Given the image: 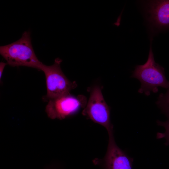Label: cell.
Here are the masks:
<instances>
[{"mask_svg":"<svg viewBox=\"0 0 169 169\" xmlns=\"http://www.w3.org/2000/svg\"><path fill=\"white\" fill-rule=\"evenodd\" d=\"M0 54L12 67L24 66L40 70L43 64L35 55L29 31L25 32L17 41L1 46Z\"/></svg>","mask_w":169,"mask_h":169,"instance_id":"obj_1","label":"cell"},{"mask_svg":"<svg viewBox=\"0 0 169 169\" xmlns=\"http://www.w3.org/2000/svg\"><path fill=\"white\" fill-rule=\"evenodd\" d=\"M148 58L146 62L142 65L136 66L131 77L138 79L141 85L138 92L144 93L149 96L152 92L156 93L158 88L168 89L169 81L166 79L164 68L155 61L152 51L151 43Z\"/></svg>","mask_w":169,"mask_h":169,"instance_id":"obj_2","label":"cell"},{"mask_svg":"<svg viewBox=\"0 0 169 169\" xmlns=\"http://www.w3.org/2000/svg\"><path fill=\"white\" fill-rule=\"evenodd\" d=\"M62 61L57 58L53 65L47 66L43 64L41 69L46 78L47 94L43 97L44 100L70 94L69 92L77 86L75 81H70L63 73L60 67Z\"/></svg>","mask_w":169,"mask_h":169,"instance_id":"obj_3","label":"cell"},{"mask_svg":"<svg viewBox=\"0 0 169 169\" xmlns=\"http://www.w3.org/2000/svg\"><path fill=\"white\" fill-rule=\"evenodd\" d=\"M82 114L94 122L105 127L109 136L113 135V126L110 119V109L104 100L99 86H95L91 90Z\"/></svg>","mask_w":169,"mask_h":169,"instance_id":"obj_4","label":"cell"},{"mask_svg":"<svg viewBox=\"0 0 169 169\" xmlns=\"http://www.w3.org/2000/svg\"><path fill=\"white\" fill-rule=\"evenodd\" d=\"M143 2L144 16L151 33L155 34L169 30V0Z\"/></svg>","mask_w":169,"mask_h":169,"instance_id":"obj_5","label":"cell"},{"mask_svg":"<svg viewBox=\"0 0 169 169\" xmlns=\"http://www.w3.org/2000/svg\"><path fill=\"white\" fill-rule=\"evenodd\" d=\"M45 111L48 116L52 119H64L76 113L81 108H84L87 102L83 95L75 96L70 94L48 101Z\"/></svg>","mask_w":169,"mask_h":169,"instance_id":"obj_6","label":"cell"},{"mask_svg":"<svg viewBox=\"0 0 169 169\" xmlns=\"http://www.w3.org/2000/svg\"><path fill=\"white\" fill-rule=\"evenodd\" d=\"M109 136L107 151L103 160L105 169H132L133 158L118 146L113 135Z\"/></svg>","mask_w":169,"mask_h":169,"instance_id":"obj_7","label":"cell"},{"mask_svg":"<svg viewBox=\"0 0 169 169\" xmlns=\"http://www.w3.org/2000/svg\"><path fill=\"white\" fill-rule=\"evenodd\" d=\"M165 93L160 94L156 102L161 112L169 119V88Z\"/></svg>","mask_w":169,"mask_h":169,"instance_id":"obj_8","label":"cell"},{"mask_svg":"<svg viewBox=\"0 0 169 169\" xmlns=\"http://www.w3.org/2000/svg\"><path fill=\"white\" fill-rule=\"evenodd\" d=\"M156 123L158 125L162 126L165 129V131L163 133H157V139H165L166 140L165 145L166 146L169 145V119L165 121L157 120Z\"/></svg>","mask_w":169,"mask_h":169,"instance_id":"obj_9","label":"cell"},{"mask_svg":"<svg viewBox=\"0 0 169 169\" xmlns=\"http://www.w3.org/2000/svg\"><path fill=\"white\" fill-rule=\"evenodd\" d=\"M8 64L7 63H5L1 62L0 63V80L2 78L3 73L5 66Z\"/></svg>","mask_w":169,"mask_h":169,"instance_id":"obj_10","label":"cell"}]
</instances>
